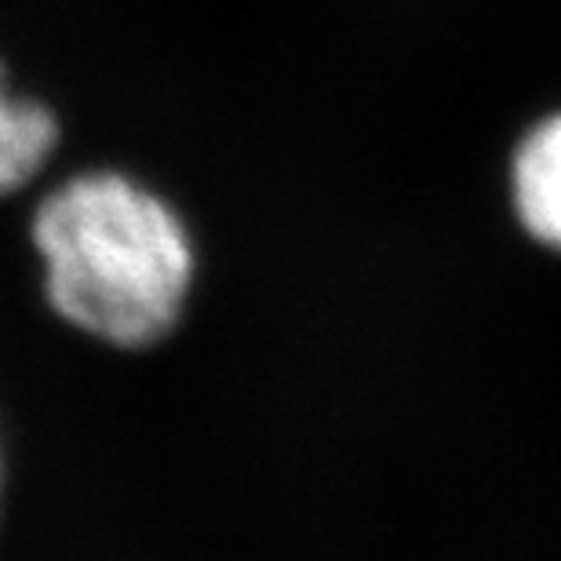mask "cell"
I'll return each instance as SVG.
<instances>
[{"instance_id":"7a4b0ae2","label":"cell","mask_w":561,"mask_h":561,"mask_svg":"<svg viewBox=\"0 0 561 561\" xmlns=\"http://www.w3.org/2000/svg\"><path fill=\"white\" fill-rule=\"evenodd\" d=\"M62 150V117L41 95L22 92L0 55V201L30 190Z\"/></svg>"},{"instance_id":"6da1fadb","label":"cell","mask_w":561,"mask_h":561,"mask_svg":"<svg viewBox=\"0 0 561 561\" xmlns=\"http://www.w3.org/2000/svg\"><path fill=\"white\" fill-rule=\"evenodd\" d=\"M41 302L62 329L114 354H146L183 329L197 288V238L146 179L77 168L26 219Z\"/></svg>"},{"instance_id":"3957f363","label":"cell","mask_w":561,"mask_h":561,"mask_svg":"<svg viewBox=\"0 0 561 561\" xmlns=\"http://www.w3.org/2000/svg\"><path fill=\"white\" fill-rule=\"evenodd\" d=\"M511 208L540 249L561 255V110L536 121L514 146Z\"/></svg>"},{"instance_id":"277c9868","label":"cell","mask_w":561,"mask_h":561,"mask_svg":"<svg viewBox=\"0 0 561 561\" xmlns=\"http://www.w3.org/2000/svg\"><path fill=\"white\" fill-rule=\"evenodd\" d=\"M8 478H11V470H8V442H4V434H0V525H4V507H8Z\"/></svg>"}]
</instances>
